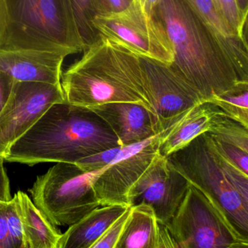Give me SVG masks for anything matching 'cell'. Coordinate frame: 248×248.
<instances>
[{
  "instance_id": "cell-1",
  "label": "cell",
  "mask_w": 248,
  "mask_h": 248,
  "mask_svg": "<svg viewBox=\"0 0 248 248\" xmlns=\"http://www.w3.org/2000/svg\"><path fill=\"white\" fill-rule=\"evenodd\" d=\"M156 16L173 46L170 66L205 102L248 84V41L220 34L183 0H160Z\"/></svg>"
},
{
  "instance_id": "cell-2",
  "label": "cell",
  "mask_w": 248,
  "mask_h": 248,
  "mask_svg": "<svg viewBox=\"0 0 248 248\" xmlns=\"http://www.w3.org/2000/svg\"><path fill=\"white\" fill-rule=\"evenodd\" d=\"M83 52L61 76L66 102L87 108L135 103L148 109L152 120L154 108L141 56L102 36Z\"/></svg>"
},
{
  "instance_id": "cell-3",
  "label": "cell",
  "mask_w": 248,
  "mask_h": 248,
  "mask_svg": "<svg viewBox=\"0 0 248 248\" xmlns=\"http://www.w3.org/2000/svg\"><path fill=\"white\" fill-rule=\"evenodd\" d=\"M122 147L91 109L67 102L52 105L9 149L4 160L33 166L41 163L75 164L79 160Z\"/></svg>"
},
{
  "instance_id": "cell-4",
  "label": "cell",
  "mask_w": 248,
  "mask_h": 248,
  "mask_svg": "<svg viewBox=\"0 0 248 248\" xmlns=\"http://www.w3.org/2000/svg\"><path fill=\"white\" fill-rule=\"evenodd\" d=\"M172 166L202 192L238 235L248 241V198L230 182L208 133L167 156Z\"/></svg>"
},
{
  "instance_id": "cell-5",
  "label": "cell",
  "mask_w": 248,
  "mask_h": 248,
  "mask_svg": "<svg viewBox=\"0 0 248 248\" xmlns=\"http://www.w3.org/2000/svg\"><path fill=\"white\" fill-rule=\"evenodd\" d=\"M7 2L10 31L4 45L60 51L69 55L85 50L63 0H7Z\"/></svg>"
},
{
  "instance_id": "cell-6",
  "label": "cell",
  "mask_w": 248,
  "mask_h": 248,
  "mask_svg": "<svg viewBox=\"0 0 248 248\" xmlns=\"http://www.w3.org/2000/svg\"><path fill=\"white\" fill-rule=\"evenodd\" d=\"M101 170L84 173L74 163H58L38 176L32 202L54 227L71 226L100 207L93 182Z\"/></svg>"
},
{
  "instance_id": "cell-7",
  "label": "cell",
  "mask_w": 248,
  "mask_h": 248,
  "mask_svg": "<svg viewBox=\"0 0 248 248\" xmlns=\"http://www.w3.org/2000/svg\"><path fill=\"white\" fill-rule=\"evenodd\" d=\"M99 36L128 48L138 56L171 65L173 46L155 15L146 13L136 2L121 13L97 15L93 20Z\"/></svg>"
},
{
  "instance_id": "cell-8",
  "label": "cell",
  "mask_w": 248,
  "mask_h": 248,
  "mask_svg": "<svg viewBox=\"0 0 248 248\" xmlns=\"http://www.w3.org/2000/svg\"><path fill=\"white\" fill-rule=\"evenodd\" d=\"M165 226L179 248H230L237 242H248L190 184L176 215Z\"/></svg>"
},
{
  "instance_id": "cell-9",
  "label": "cell",
  "mask_w": 248,
  "mask_h": 248,
  "mask_svg": "<svg viewBox=\"0 0 248 248\" xmlns=\"http://www.w3.org/2000/svg\"><path fill=\"white\" fill-rule=\"evenodd\" d=\"M64 101L61 84L15 82L0 112V157L4 158L10 147L52 105Z\"/></svg>"
},
{
  "instance_id": "cell-10",
  "label": "cell",
  "mask_w": 248,
  "mask_h": 248,
  "mask_svg": "<svg viewBox=\"0 0 248 248\" xmlns=\"http://www.w3.org/2000/svg\"><path fill=\"white\" fill-rule=\"evenodd\" d=\"M152 100L155 135L165 131L204 97L168 64L141 57Z\"/></svg>"
},
{
  "instance_id": "cell-11",
  "label": "cell",
  "mask_w": 248,
  "mask_h": 248,
  "mask_svg": "<svg viewBox=\"0 0 248 248\" xmlns=\"http://www.w3.org/2000/svg\"><path fill=\"white\" fill-rule=\"evenodd\" d=\"M188 181L160 153L128 193L130 207L149 206L157 222L168 224L182 205L189 188Z\"/></svg>"
},
{
  "instance_id": "cell-12",
  "label": "cell",
  "mask_w": 248,
  "mask_h": 248,
  "mask_svg": "<svg viewBox=\"0 0 248 248\" xmlns=\"http://www.w3.org/2000/svg\"><path fill=\"white\" fill-rule=\"evenodd\" d=\"M159 136L143 141L138 149L100 170L93 189L100 206H129L128 193L159 152Z\"/></svg>"
},
{
  "instance_id": "cell-13",
  "label": "cell",
  "mask_w": 248,
  "mask_h": 248,
  "mask_svg": "<svg viewBox=\"0 0 248 248\" xmlns=\"http://www.w3.org/2000/svg\"><path fill=\"white\" fill-rule=\"evenodd\" d=\"M60 51L4 45L0 47V71L16 82L61 84L62 65L68 56Z\"/></svg>"
},
{
  "instance_id": "cell-14",
  "label": "cell",
  "mask_w": 248,
  "mask_h": 248,
  "mask_svg": "<svg viewBox=\"0 0 248 248\" xmlns=\"http://www.w3.org/2000/svg\"><path fill=\"white\" fill-rule=\"evenodd\" d=\"M90 109L110 128L122 147L156 136L151 113L144 106L131 103H113Z\"/></svg>"
},
{
  "instance_id": "cell-15",
  "label": "cell",
  "mask_w": 248,
  "mask_h": 248,
  "mask_svg": "<svg viewBox=\"0 0 248 248\" xmlns=\"http://www.w3.org/2000/svg\"><path fill=\"white\" fill-rule=\"evenodd\" d=\"M216 110L217 107L208 102L186 110L165 131L157 134L160 154L167 157L186 147L201 134L208 132Z\"/></svg>"
},
{
  "instance_id": "cell-16",
  "label": "cell",
  "mask_w": 248,
  "mask_h": 248,
  "mask_svg": "<svg viewBox=\"0 0 248 248\" xmlns=\"http://www.w3.org/2000/svg\"><path fill=\"white\" fill-rule=\"evenodd\" d=\"M129 208L112 205L93 210L69 226L67 231L61 234L55 248H90Z\"/></svg>"
},
{
  "instance_id": "cell-17",
  "label": "cell",
  "mask_w": 248,
  "mask_h": 248,
  "mask_svg": "<svg viewBox=\"0 0 248 248\" xmlns=\"http://www.w3.org/2000/svg\"><path fill=\"white\" fill-rule=\"evenodd\" d=\"M17 200L26 248H55L61 233L35 206L27 194L21 191Z\"/></svg>"
},
{
  "instance_id": "cell-18",
  "label": "cell",
  "mask_w": 248,
  "mask_h": 248,
  "mask_svg": "<svg viewBox=\"0 0 248 248\" xmlns=\"http://www.w3.org/2000/svg\"><path fill=\"white\" fill-rule=\"evenodd\" d=\"M159 223L147 205L131 207L128 220L114 248H157Z\"/></svg>"
},
{
  "instance_id": "cell-19",
  "label": "cell",
  "mask_w": 248,
  "mask_h": 248,
  "mask_svg": "<svg viewBox=\"0 0 248 248\" xmlns=\"http://www.w3.org/2000/svg\"><path fill=\"white\" fill-rule=\"evenodd\" d=\"M70 22L86 49L99 38L93 20L98 15L97 0H63Z\"/></svg>"
},
{
  "instance_id": "cell-20",
  "label": "cell",
  "mask_w": 248,
  "mask_h": 248,
  "mask_svg": "<svg viewBox=\"0 0 248 248\" xmlns=\"http://www.w3.org/2000/svg\"><path fill=\"white\" fill-rule=\"evenodd\" d=\"M206 102L218 108L227 117L248 128V84L213 96Z\"/></svg>"
},
{
  "instance_id": "cell-21",
  "label": "cell",
  "mask_w": 248,
  "mask_h": 248,
  "mask_svg": "<svg viewBox=\"0 0 248 248\" xmlns=\"http://www.w3.org/2000/svg\"><path fill=\"white\" fill-rule=\"evenodd\" d=\"M208 134L211 138L248 153V128L226 116L217 108Z\"/></svg>"
},
{
  "instance_id": "cell-22",
  "label": "cell",
  "mask_w": 248,
  "mask_h": 248,
  "mask_svg": "<svg viewBox=\"0 0 248 248\" xmlns=\"http://www.w3.org/2000/svg\"><path fill=\"white\" fill-rule=\"evenodd\" d=\"M208 26L220 34L229 38L239 37L229 26L218 11L214 0H183ZM245 40V39H243ZM248 41V40H246Z\"/></svg>"
},
{
  "instance_id": "cell-23",
  "label": "cell",
  "mask_w": 248,
  "mask_h": 248,
  "mask_svg": "<svg viewBox=\"0 0 248 248\" xmlns=\"http://www.w3.org/2000/svg\"><path fill=\"white\" fill-rule=\"evenodd\" d=\"M142 142L143 141L125 147L109 149L97 154L84 157L79 160L75 164L84 173L98 171L112 164L114 161L123 158L125 156L131 154L138 149Z\"/></svg>"
},
{
  "instance_id": "cell-24",
  "label": "cell",
  "mask_w": 248,
  "mask_h": 248,
  "mask_svg": "<svg viewBox=\"0 0 248 248\" xmlns=\"http://www.w3.org/2000/svg\"><path fill=\"white\" fill-rule=\"evenodd\" d=\"M220 14L233 31L241 39L247 40L248 16L239 8L236 0H214Z\"/></svg>"
},
{
  "instance_id": "cell-25",
  "label": "cell",
  "mask_w": 248,
  "mask_h": 248,
  "mask_svg": "<svg viewBox=\"0 0 248 248\" xmlns=\"http://www.w3.org/2000/svg\"><path fill=\"white\" fill-rule=\"evenodd\" d=\"M4 211L12 238L17 248H26L23 236V227L16 197L4 202Z\"/></svg>"
},
{
  "instance_id": "cell-26",
  "label": "cell",
  "mask_w": 248,
  "mask_h": 248,
  "mask_svg": "<svg viewBox=\"0 0 248 248\" xmlns=\"http://www.w3.org/2000/svg\"><path fill=\"white\" fill-rule=\"evenodd\" d=\"M211 140L215 150L221 157L234 165L243 173L248 175V153L247 152L231 144L217 141L213 138H211Z\"/></svg>"
},
{
  "instance_id": "cell-27",
  "label": "cell",
  "mask_w": 248,
  "mask_h": 248,
  "mask_svg": "<svg viewBox=\"0 0 248 248\" xmlns=\"http://www.w3.org/2000/svg\"><path fill=\"white\" fill-rule=\"evenodd\" d=\"M131 207L128 211L119 217L115 224L104 233L100 239L97 240L90 248H114L117 241L118 237L128 220L130 215Z\"/></svg>"
},
{
  "instance_id": "cell-28",
  "label": "cell",
  "mask_w": 248,
  "mask_h": 248,
  "mask_svg": "<svg viewBox=\"0 0 248 248\" xmlns=\"http://www.w3.org/2000/svg\"><path fill=\"white\" fill-rule=\"evenodd\" d=\"M133 0H97L98 15L121 13L128 9Z\"/></svg>"
},
{
  "instance_id": "cell-29",
  "label": "cell",
  "mask_w": 248,
  "mask_h": 248,
  "mask_svg": "<svg viewBox=\"0 0 248 248\" xmlns=\"http://www.w3.org/2000/svg\"><path fill=\"white\" fill-rule=\"evenodd\" d=\"M0 248H17L9 230L4 201H0Z\"/></svg>"
},
{
  "instance_id": "cell-30",
  "label": "cell",
  "mask_w": 248,
  "mask_h": 248,
  "mask_svg": "<svg viewBox=\"0 0 248 248\" xmlns=\"http://www.w3.org/2000/svg\"><path fill=\"white\" fill-rule=\"evenodd\" d=\"M10 31L7 0H0V47L4 45Z\"/></svg>"
},
{
  "instance_id": "cell-31",
  "label": "cell",
  "mask_w": 248,
  "mask_h": 248,
  "mask_svg": "<svg viewBox=\"0 0 248 248\" xmlns=\"http://www.w3.org/2000/svg\"><path fill=\"white\" fill-rule=\"evenodd\" d=\"M16 81L7 74L0 71V112L5 106Z\"/></svg>"
},
{
  "instance_id": "cell-32",
  "label": "cell",
  "mask_w": 248,
  "mask_h": 248,
  "mask_svg": "<svg viewBox=\"0 0 248 248\" xmlns=\"http://www.w3.org/2000/svg\"><path fill=\"white\" fill-rule=\"evenodd\" d=\"M4 158L0 157V201L7 202L12 199L10 180L4 166Z\"/></svg>"
},
{
  "instance_id": "cell-33",
  "label": "cell",
  "mask_w": 248,
  "mask_h": 248,
  "mask_svg": "<svg viewBox=\"0 0 248 248\" xmlns=\"http://www.w3.org/2000/svg\"><path fill=\"white\" fill-rule=\"evenodd\" d=\"M157 248H179L165 225L159 224Z\"/></svg>"
},
{
  "instance_id": "cell-34",
  "label": "cell",
  "mask_w": 248,
  "mask_h": 248,
  "mask_svg": "<svg viewBox=\"0 0 248 248\" xmlns=\"http://www.w3.org/2000/svg\"><path fill=\"white\" fill-rule=\"evenodd\" d=\"M146 13L150 15H155L157 6L160 0H133Z\"/></svg>"
},
{
  "instance_id": "cell-35",
  "label": "cell",
  "mask_w": 248,
  "mask_h": 248,
  "mask_svg": "<svg viewBox=\"0 0 248 248\" xmlns=\"http://www.w3.org/2000/svg\"><path fill=\"white\" fill-rule=\"evenodd\" d=\"M239 8L245 16H248V0H236Z\"/></svg>"
},
{
  "instance_id": "cell-36",
  "label": "cell",
  "mask_w": 248,
  "mask_h": 248,
  "mask_svg": "<svg viewBox=\"0 0 248 248\" xmlns=\"http://www.w3.org/2000/svg\"><path fill=\"white\" fill-rule=\"evenodd\" d=\"M230 248H248V242H237Z\"/></svg>"
}]
</instances>
